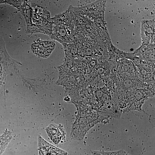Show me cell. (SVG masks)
Returning <instances> with one entry per match:
<instances>
[{
  "label": "cell",
  "mask_w": 155,
  "mask_h": 155,
  "mask_svg": "<svg viewBox=\"0 0 155 155\" xmlns=\"http://www.w3.org/2000/svg\"><path fill=\"white\" fill-rule=\"evenodd\" d=\"M39 155H67V152L49 143L41 135L38 137Z\"/></svg>",
  "instance_id": "cell-1"
},
{
  "label": "cell",
  "mask_w": 155,
  "mask_h": 155,
  "mask_svg": "<svg viewBox=\"0 0 155 155\" xmlns=\"http://www.w3.org/2000/svg\"><path fill=\"white\" fill-rule=\"evenodd\" d=\"M55 46L54 43L52 41H43L33 43L31 45V49L35 55L45 58L50 55Z\"/></svg>",
  "instance_id": "cell-2"
},
{
  "label": "cell",
  "mask_w": 155,
  "mask_h": 155,
  "mask_svg": "<svg viewBox=\"0 0 155 155\" xmlns=\"http://www.w3.org/2000/svg\"><path fill=\"white\" fill-rule=\"evenodd\" d=\"M46 131L50 139L55 144H58L65 139V131L60 125L50 124L46 128Z\"/></svg>",
  "instance_id": "cell-3"
},
{
  "label": "cell",
  "mask_w": 155,
  "mask_h": 155,
  "mask_svg": "<svg viewBox=\"0 0 155 155\" xmlns=\"http://www.w3.org/2000/svg\"><path fill=\"white\" fill-rule=\"evenodd\" d=\"M12 137V132L10 130H6L0 136V155L4 152Z\"/></svg>",
  "instance_id": "cell-4"
},
{
  "label": "cell",
  "mask_w": 155,
  "mask_h": 155,
  "mask_svg": "<svg viewBox=\"0 0 155 155\" xmlns=\"http://www.w3.org/2000/svg\"><path fill=\"white\" fill-rule=\"evenodd\" d=\"M125 152L122 150L113 152H107L104 151H94L92 155H126Z\"/></svg>",
  "instance_id": "cell-5"
}]
</instances>
